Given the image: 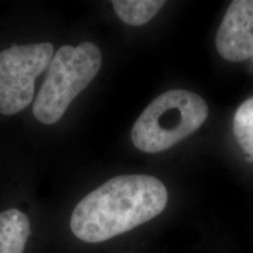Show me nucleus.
<instances>
[{"instance_id": "obj_1", "label": "nucleus", "mask_w": 253, "mask_h": 253, "mask_svg": "<svg viewBox=\"0 0 253 253\" xmlns=\"http://www.w3.org/2000/svg\"><path fill=\"white\" fill-rule=\"evenodd\" d=\"M167 204L168 190L156 177L116 176L79 202L71 230L84 243L106 242L157 217Z\"/></svg>"}, {"instance_id": "obj_2", "label": "nucleus", "mask_w": 253, "mask_h": 253, "mask_svg": "<svg viewBox=\"0 0 253 253\" xmlns=\"http://www.w3.org/2000/svg\"><path fill=\"white\" fill-rule=\"evenodd\" d=\"M208 115V104L202 96L185 89L168 90L136 120L131 141L144 153H161L198 130Z\"/></svg>"}, {"instance_id": "obj_3", "label": "nucleus", "mask_w": 253, "mask_h": 253, "mask_svg": "<svg viewBox=\"0 0 253 253\" xmlns=\"http://www.w3.org/2000/svg\"><path fill=\"white\" fill-rule=\"evenodd\" d=\"M101 63V50L93 42L60 47L50 60L46 80L34 100L33 114L38 121L48 126L58 122L73 100L96 77Z\"/></svg>"}, {"instance_id": "obj_4", "label": "nucleus", "mask_w": 253, "mask_h": 253, "mask_svg": "<svg viewBox=\"0 0 253 253\" xmlns=\"http://www.w3.org/2000/svg\"><path fill=\"white\" fill-rule=\"evenodd\" d=\"M53 53L50 42L13 45L0 52V113L14 115L30 106L34 81L48 68Z\"/></svg>"}, {"instance_id": "obj_5", "label": "nucleus", "mask_w": 253, "mask_h": 253, "mask_svg": "<svg viewBox=\"0 0 253 253\" xmlns=\"http://www.w3.org/2000/svg\"><path fill=\"white\" fill-rule=\"evenodd\" d=\"M218 53L231 62L253 55V0H235L227 8L216 36Z\"/></svg>"}, {"instance_id": "obj_6", "label": "nucleus", "mask_w": 253, "mask_h": 253, "mask_svg": "<svg viewBox=\"0 0 253 253\" xmlns=\"http://www.w3.org/2000/svg\"><path fill=\"white\" fill-rule=\"evenodd\" d=\"M30 235L26 214L17 209L0 213V253H24Z\"/></svg>"}, {"instance_id": "obj_7", "label": "nucleus", "mask_w": 253, "mask_h": 253, "mask_svg": "<svg viewBox=\"0 0 253 253\" xmlns=\"http://www.w3.org/2000/svg\"><path fill=\"white\" fill-rule=\"evenodd\" d=\"M166 1L158 0H115L113 7L123 23L131 26H142L149 23Z\"/></svg>"}, {"instance_id": "obj_8", "label": "nucleus", "mask_w": 253, "mask_h": 253, "mask_svg": "<svg viewBox=\"0 0 253 253\" xmlns=\"http://www.w3.org/2000/svg\"><path fill=\"white\" fill-rule=\"evenodd\" d=\"M233 134L240 148L253 162V97L237 109L233 118Z\"/></svg>"}]
</instances>
